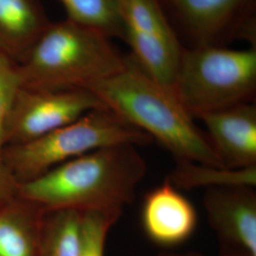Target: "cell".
Returning <instances> with one entry per match:
<instances>
[{"mask_svg": "<svg viewBox=\"0 0 256 256\" xmlns=\"http://www.w3.org/2000/svg\"><path fill=\"white\" fill-rule=\"evenodd\" d=\"M147 172L137 146L102 147L19 183L18 198L44 212H120L134 202Z\"/></svg>", "mask_w": 256, "mask_h": 256, "instance_id": "6da1fadb", "label": "cell"}, {"mask_svg": "<svg viewBox=\"0 0 256 256\" xmlns=\"http://www.w3.org/2000/svg\"><path fill=\"white\" fill-rule=\"evenodd\" d=\"M88 90L108 110L158 140L176 160L226 167L173 90L149 77L130 55L124 70Z\"/></svg>", "mask_w": 256, "mask_h": 256, "instance_id": "7a4b0ae2", "label": "cell"}, {"mask_svg": "<svg viewBox=\"0 0 256 256\" xmlns=\"http://www.w3.org/2000/svg\"><path fill=\"white\" fill-rule=\"evenodd\" d=\"M110 37L68 18L52 22L22 64V86L42 90H88L126 66Z\"/></svg>", "mask_w": 256, "mask_h": 256, "instance_id": "3957f363", "label": "cell"}, {"mask_svg": "<svg viewBox=\"0 0 256 256\" xmlns=\"http://www.w3.org/2000/svg\"><path fill=\"white\" fill-rule=\"evenodd\" d=\"M173 92L194 120L238 104L254 102L256 46H183Z\"/></svg>", "mask_w": 256, "mask_h": 256, "instance_id": "277c9868", "label": "cell"}, {"mask_svg": "<svg viewBox=\"0 0 256 256\" xmlns=\"http://www.w3.org/2000/svg\"><path fill=\"white\" fill-rule=\"evenodd\" d=\"M152 142L146 133L113 111L97 108L32 142L5 147L1 155L18 182L23 183L102 147L119 144L144 146Z\"/></svg>", "mask_w": 256, "mask_h": 256, "instance_id": "5b68a950", "label": "cell"}, {"mask_svg": "<svg viewBox=\"0 0 256 256\" xmlns=\"http://www.w3.org/2000/svg\"><path fill=\"white\" fill-rule=\"evenodd\" d=\"M185 48L245 40L256 46V0H160Z\"/></svg>", "mask_w": 256, "mask_h": 256, "instance_id": "8992f818", "label": "cell"}, {"mask_svg": "<svg viewBox=\"0 0 256 256\" xmlns=\"http://www.w3.org/2000/svg\"><path fill=\"white\" fill-rule=\"evenodd\" d=\"M97 108H108L88 90H42L22 86L6 122L4 148L32 142Z\"/></svg>", "mask_w": 256, "mask_h": 256, "instance_id": "52a82bcc", "label": "cell"}, {"mask_svg": "<svg viewBox=\"0 0 256 256\" xmlns=\"http://www.w3.org/2000/svg\"><path fill=\"white\" fill-rule=\"evenodd\" d=\"M203 207L223 254L256 256V191L250 186L206 189Z\"/></svg>", "mask_w": 256, "mask_h": 256, "instance_id": "ba28073f", "label": "cell"}, {"mask_svg": "<svg viewBox=\"0 0 256 256\" xmlns=\"http://www.w3.org/2000/svg\"><path fill=\"white\" fill-rule=\"evenodd\" d=\"M210 144L226 167H256V106L243 102L202 114Z\"/></svg>", "mask_w": 256, "mask_h": 256, "instance_id": "9c48e42d", "label": "cell"}, {"mask_svg": "<svg viewBox=\"0 0 256 256\" xmlns=\"http://www.w3.org/2000/svg\"><path fill=\"white\" fill-rule=\"evenodd\" d=\"M142 224L147 238L154 244L174 248L194 234L198 214L191 202L165 180L144 196Z\"/></svg>", "mask_w": 256, "mask_h": 256, "instance_id": "30bf717a", "label": "cell"}, {"mask_svg": "<svg viewBox=\"0 0 256 256\" xmlns=\"http://www.w3.org/2000/svg\"><path fill=\"white\" fill-rule=\"evenodd\" d=\"M50 23L41 0H0V54L22 64Z\"/></svg>", "mask_w": 256, "mask_h": 256, "instance_id": "8fae6325", "label": "cell"}, {"mask_svg": "<svg viewBox=\"0 0 256 256\" xmlns=\"http://www.w3.org/2000/svg\"><path fill=\"white\" fill-rule=\"evenodd\" d=\"M44 210L18 198L0 210V256H39Z\"/></svg>", "mask_w": 256, "mask_h": 256, "instance_id": "7c38bea8", "label": "cell"}, {"mask_svg": "<svg viewBox=\"0 0 256 256\" xmlns=\"http://www.w3.org/2000/svg\"><path fill=\"white\" fill-rule=\"evenodd\" d=\"M166 180L178 190H206L225 186L256 187V167L236 169L176 160V165Z\"/></svg>", "mask_w": 256, "mask_h": 256, "instance_id": "4fadbf2b", "label": "cell"}, {"mask_svg": "<svg viewBox=\"0 0 256 256\" xmlns=\"http://www.w3.org/2000/svg\"><path fill=\"white\" fill-rule=\"evenodd\" d=\"M118 7L124 22V36L128 34L180 43L160 0H118Z\"/></svg>", "mask_w": 256, "mask_h": 256, "instance_id": "5bb4252c", "label": "cell"}, {"mask_svg": "<svg viewBox=\"0 0 256 256\" xmlns=\"http://www.w3.org/2000/svg\"><path fill=\"white\" fill-rule=\"evenodd\" d=\"M82 212H45L40 230L39 256H79Z\"/></svg>", "mask_w": 256, "mask_h": 256, "instance_id": "9a60e30c", "label": "cell"}, {"mask_svg": "<svg viewBox=\"0 0 256 256\" xmlns=\"http://www.w3.org/2000/svg\"><path fill=\"white\" fill-rule=\"evenodd\" d=\"M66 10V18L106 36L124 37V22L118 0H58Z\"/></svg>", "mask_w": 256, "mask_h": 256, "instance_id": "2e32d148", "label": "cell"}, {"mask_svg": "<svg viewBox=\"0 0 256 256\" xmlns=\"http://www.w3.org/2000/svg\"><path fill=\"white\" fill-rule=\"evenodd\" d=\"M120 212H84L81 218L79 256H104L110 229L117 223Z\"/></svg>", "mask_w": 256, "mask_h": 256, "instance_id": "e0dca14e", "label": "cell"}, {"mask_svg": "<svg viewBox=\"0 0 256 256\" xmlns=\"http://www.w3.org/2000/svg\"><path fill=\"white\" fill-rule=\"evenodd\" d=\"M21 86L18 64L0 54V154L5 146L4 134L10 111Z\"/></svg>", "mask_w": 256, "mask_h": 256, "instance_id": "ac0fdd59", "label": "cell"}, {"mask_svg": "<svg viewBox=\"0 0 256 256\" xmlns=\"http://www.w3.org/2000/svg\"><path fill=\"white\" fill-rule=\"evenodd\" d=\"M19 182L0 154V210L18 198Z\"/></svg>", "mask_w": 256, "mask_h": 256, "instance_id": "d6986e66", "label": "cell"}, {"mask_svg": "<svg viewBox=\"0 0 256 256\" xmlns=\"http://www.w3.org/2000/svg\"><path fill=\"white\" fill-rule=\"evenodd\" d=\"M156 256H205L198 254V252H162L160 254ZM220 256H239V254H223L221 252Z\"/></svg>", "mask_w": 256, "mask_h": 256, "instance_id": "ffe728a7", "label": "cell"}]
</instances>
